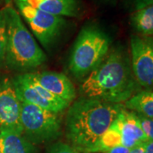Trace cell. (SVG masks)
Listing matches in <instances>:
<instances>
[{
	"mask_svg": "<svg viewBox=\"0 0 153 153\" xmlns=\"http://www.w3.org/2000/svg\"><path fill=\"white\" fill-rule=\"evenodd\" d=\"M138 83L134 79L131 62L124 49L116 47L80 85L82 97L121 104L135 94Z\"/></svg>",
	"mask_w": 153,
	"mask_h": 153,
	"instance_id": "cell-1",
	"label": "cell"
},
{
	"mask_svg": "<svg viewBox=\"0 0 153 153\" xmlns=\"http://www.w3.org/2000/svg\"><path fill=\"white\" fill-rule=\"evenodd\" d=\"M123 105L81 97L68 107L66 136L71 146L88 152L116 120Z\"/></svg>",
	"mask_w": 153,
	"mask_h": 153,
	"instance_id": "cell-2",
	"label": "cell"
},
{
	"mask_svg": "<svg viewBox=\"0 0 153 153\" xmlns=\"http://www.w3.org/2000/svg\"><path fill=\"white\" fill-rule=\"evenodd\" d=\"M7 25L5 65L10 70L27 71L42 66L47 60L43 49L11 6L4 8Z\"/></svg>",
	"mask_w": 153,
	"mask_h": 153,
	"instance_id": "cell-3",
	"label": "cell"
},
{
	"mask_svg": "<svg viewBox=\"0 0 153 153\" xmlns=\"http://www.w3.org/2000/svg\"><path fill=\"white\" fill-rule=\"evenodd\" d=\"M111 38L97 25L89 24L78 33L71 49L68 67L77 79H82L105 60L110 51Z\"/></svg>",
	"mask_w": 153,
	"mask_h": 153,
	"instance_id": "cell-4",
	"label": "cell"
},
{
	"mask_svg": "<svg viewBox=\"0 0 153 153\" xmlns=\"http://www.w3.org/2000/svg\"><path fill=\"white\" fill-rule=\"evenodd\" d=\"M21 124L22 134L32 144H42L56 140L61 134L59 114L34 105L22 102Z\"/></svg>",
	"mask_w": 153,
	"mask_h": 153,
	"instance_id": "cell-5",
	"label": "cell"
},
{
	"mask_svg": "<svg viewBox=\"0 0 153 153\" xmlns=\"http://www.w3.org/2000/svg\"><path fill=\"white\" fill-rule=\"evenodd\" d=\"M20 16L27 23L38 42L49 50L60 38L66 26L64 17L48 14L21 0H15Z\"/></svg>",
	"mask_w": 153,
	"mask_h": 153,
	"instance_id": "cell-6",
	"label": "cell"
},
{
	"mask_svg": "<svg viewBox=\"0 0 153 153\" xmlns=\"http://www.w3.org/2000/svg\"><path fill=\"white\" fill-rule=\"evenodd\" d=\"M17 96L22 102L38 106L55 114L62 113L69 107L67 102L49 93L33 76L32 72H24L12 79Z\"/></svg>",
	"mask_w": 153,
	"mask_h": 153,
	"instance_id": "cell-7",
	"label": "cell"
},
{
	"mask_svg": "<svg viewBox=\"0 0 153 153\" xmlns=\"http://www.w3.org/2000/svg\"><path fill=\"white\" fill-rule=\"evenodd\" d=\"M131 67L139 86L153 87V42L150 37L132 36L130 39Z\"/></svg>",
	"mask_w": 153,
	"mask_h": 153,
	"instance_id": "cell-8",
	"label": "cell"
},
{
	"mask_svg": "<svg viewBox=\"0 0 153 153\" xmlns=\"http://www.w3.org/2000/svg\"><path fill=\"white\" fill-rule=\"evenodd\" d=\"M21 101L17 96L12 79L0 80V127L22 133L21 124Z\"/></svg>",
	"mask_w": 153,
	"mask_h": 153,
	"instance_id": "cell-9",
	"label": "cell"
},
{
	"mask_svg": "<svg viewBox=\"0 0 153 153\" xmlns=\"http://www.w3.org/2000/svg\"><path fill=\"white\" fill-rule=\"evenodd\" d=\"M43 87L49 93L71 104L76 99V88L71 81L63 73L56 71L32 72Z\"/></svg>",
	"mask_w": 153,
	"mask_h": 153,
	"instance_id": "cell-10",
	"label": "cell"
},
{
	"mask_svg": "<svg viewBox=\"0 0 153 153\" xmlns=\"http://www.w3.org/2000/svg\"><path fill=\"white\" fill-rule=\"evenodd\" d=\"M117 119L120 126L122 146L132 149L149 140L141 128L137 113L123 107L117 116Z\"/></svg>",
	"mask_w": 153,
	"mask_h": 153,
	"instance_id": "cell-11",
	"label": "cell"
},
{
	"mask_svg": "<svg viewBox=\"0 0 153 153\" xmlns=\"http://www.w3.org/2000/svg\"><path fill=\"white\" fill-rule=\"evenodd\" d=\"M39 10L60 17H77L82 11L80 0H21Z\"/></svg>",
	"mask_w": 153,
	"mask_h": 153,
	"instance_id": "cell-12",
	"label": "cell"
},
{
	"mask_svg": "<svg viewBox=\"0 0 153 153\" xmlns=\"http://www.w3.org/2000/svg\"><path fill=\"white\" fill-rule=\"evenodd\" d=\"M34 145L16 129L0 127V153H35Z\"/></svg>",
	"mask_w": 153,
	"mask_h": 153,
	"instance_id": "cell-13",
	"label": "cell"
},
{
	"mask_svg": "<svg viewBox=\"0 0 153 153\" xmlns=\"http://www.w3.org/2000/svg\"><path fill=\"white\" fill-rule=\"evenodd\" d=\"M123 107L148 118L153 119V91L137 92L126 101Z\"/></svg>",
	"mask_w": 153,
	"mask_h": 153,
	"instance_id": "cell-14",
	"label": "cell"
},
{
	"mask_svg": "<svg viewBox=\"0 0 153 153\" xmlns=\"http://www.w3.org/2000/svg\"><path fill=\"white\" fill-rule=\"evenodd\" d=\"M130 24L141 37H153V5L134 11L130 16Z\"/></svg>",
	"mask_w": 153,
	"mask_h": 153,
	"instance_id": "cell-15",
	"label": "cell"
},
{
	"mask_svg": "<svg viewBox=\"0 0 153 153\" xmlns=\"http://www.w3.org/2000/svg\"><path fill=\"white\" fill-rule=\"evenodd\" d=\"M121 145V132L117 117L111 123L109 128L98 140V141L88 150V153L105 152L111 148Z\"/></svg>",
	"mask_w": 153,
	"mask_h": 153,
	"instance_id": "cell-16",
	"label": "cell"
},
{
	"mask_svg": "<svg viewBox=\"0 0 153 153\" xmlns=\"http://www.w3.org/2000/svg\"><path fill=\"white\" fill-rule=\"evenodd\" d=\"M6 44H7V25L4 9L0 10V67L4 65Z\"/></svg>",
	"mask_w": 153,
	"mask_h": 153,
	"instance_id": "cell-17",
	"label": "cell"
},
{
	"mask_svg": "<svg viewBox=\"0 0 153 153\" xmlns=\"http://www.w3.org/2000/svg\"><path fill=\"white\" fill-rule=\"evenodd\" d=\"M47 153H88L81 152L75 147L65 143L58 142L51 146Z\"/></svg>",
	"mask_w": 153,
	"mask_h": 153,
	"instance_id": "cell-18",
	"label": "cell"
},
{
	"mask_svg": "<svg viewBox=\"0 0 153 153\" xmlns=\"http://www.w3.org/2000/svg\"><path fill=\"white\" fill-rule=\"evenodd\" d=\"M144 134L149 140H153V119L137 114Z\"/></svg>",
	"mask_w": 153,
	"mask_h": 153,
	"instance_id": "cell-19",
	"label": "cell"
},
{
	"mask_svg": "<svg viewBox=\"0 0 153 153\" xmlns=\"http://www.w3.org/2000/svg\"><path fill=\"white\" fill-rule=\"evenodd\" d=\"M132 3L134 4L135 10L147 6L153 5V0H132Z\"/></svg>",
	"mask_w": 153,
	"mask_h": 153,
	"instance_id": "cell-20",
	"label": "cell"
},
{
	"mask_svg": "<svg viewBox=\"0 0 153 153\" xmlns=\"http://www.w3.org/2000/svg\"><path fill=\"white\" fill-rule=\"evenodd\" d=\"M129 151H130V149L120 145V146L111 148L103 153H129Z\"/></svg>",
	"mask_w": 153,
	"mask_h": 153,
	"instance_id": "cell-21",
	"label": "cell"
},
{
	"mask_svg": "<svg viewBox=\"0 0 153 153\" xmlns=\"http://www.w3.org/2000/svg\"><path fill=\"white\" fill-rule=\"evenodd\" d=\"M145 153H153V140H147L144 144Z\"/></svg>",
	"mask_w": 153,
	"mask_h": 153,
	"instance_id": "cell-22",
	"label": "cell"
},
{
	"mask_svg": "<svg viewBox=\"0 0 153 153\" xmlns=\"http://www.w3.org/2000/svg\"><path fill=\"white\" fill-rule=\"evenodd\" d=\"M129 153H145V147L144 145L138 146L136 147H134L130 149Z\"/></svg>",
	"mask_w": 153,
	"mask_h": 153,
	"instance_id": "cell-23",
	"label": "cell"
},
{
	"mask_svg": "<svg viewBox=\"0 0 153 153\" xmlns=\"http://www.w3.org/2000/svg\"><path fill=\"white\" fill-rule=\"evenodd\" d=\"M150 38H151V39L152 40V42H153V37H150Z\"/></svg>",
	"mask_w": 153,
	"mask_h": 153,
	"instance_id": "cell-24",
	"label": "cell"
}]
</instances>
